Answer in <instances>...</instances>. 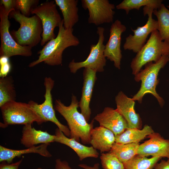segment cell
Wrapping results in <instances>:
<instances>
[{
	"mask_svg": "<svg viewBox=\"0 0 169 169\" xmlns=\"http://www.w3.org/2000/svg\"><path fill=\"white\" fill-rule=\"evenodd\" d=\"M73 28L65 29L62 19L59 26L57 36L49 41L38 52V58L30 63L28 67H33L42 62L52 66L61 64L64 50L68 47L76 46L80 44L79 39L73 34Z\"/></svg>",
	"mask_w": 169,
	"mask_h": 169,
	"instance_id": "cell-1",
	"label": "cell"
},
{
	"mask_svg": "<svg viewBox=\"0 0 169 169\" xmlns=\"http://www.w3.org/2000/svg\"><path fill=\"white\" fill-rule=\"evenodd\" d=\"M54 109L59 113L66 121L70 133V138L84 144H90L91 132L93 129L94 120L90 123L84 115L78 110L79 102L77 97L73 95L71 102L68 106L65 105L59 99L55 101Z\"/></svg>",
	"mask_w": 169,
	"mask_h": 169,
	"instance_id": "cell-2",
	"label": "cell"
},
{
	"mask_svg": "<svg viewBox=\"0 0 169 169\" xmlns=\"http://www.w3.org/2000/svg\"><path fill=\"white\" fill-rule=\"evenodd\" d=\"M9 17L20 24V27L17 30H13L10 32L18 44L32 48L41 42L43 26L41 19L37 15L27 17L15 9L10 13Z\"/></svg>",
	"mask_w": 169,
	"mask_h": 169,
	"instance_id": "cell-3",
	"label": "cell"
},
{
	"mask_svg": "<svg viewBox=\"0 0 169 169\" xmlns=\"http://www.w3.org/2000/svg\"><path fill=\"white\" fill-rule=\"evenodd\" d=\"M169 61V56L163 55L157 62L146 64L144 69L135 75V80L138 82L141 81V84L139 90L132 98L133 100L141 103L144 96L150 93L156 98L161 107L163 106L164 101L157 93L156 87L159 82L158 79L159 72Z\"/></svg>",
	"mask_w": 169,
	"mask_h": 169,
	"instance_id": "cell-4",
	"label": "cell"
},
{
	"mask_svg": "<svg viewBox=\"0 0 169 169\" xmlns=\"http://www.w3.org/2000/svg\"><path fill=\"white\" fill-rule=\"evenodd\" d=\"M164 55L169 56V41L162 40L158 31L154 30L132 59L130 66L132 74L135 75L144 65L150 62H157Z\"/></svg>",
	"mask_w": 169,
	"mask_h": 169,
	"instance_id": "cell-5",
	"label": "cell"
},
{
	"mask_svg": "<svg viewBox=\"0 0 169 169\" xmlns=\"http://www.w3.org/2000/svg\"><path fill=\"white\" fill-rule=\"evenodd\" d=\"M0 107L3 127L9 125H24L34 122L40 125L45 122L28 103L15 101L7 103Z\"/></svg>",
	"mask_w": 169,
	"mask_h": 169,
	"instance_id": "cell-6",
	"label": "cell"
},
{
	"mask_svg": "<svg viewBox=\"0 0 169 169\" xmlns=\"http://www.w3.org/2000/svg\"><path fill=\"white\" fill-rule=\"evenodd\" d=\"M10 12L5 10L3 5L0 6V55L8 58L16 55L30 57L32 54V48L22 46L18 44L9 31L10 23L8 20Z\"/></svg>",
	"mask_w": 169,
	"mask_h": 169,
	"instance_id": "cell-7",
	"label": "cell"
},
{
	"mask_svg": "<svg viewBox=\"0 0 169 169\" xmlns=\"http://www.w3.org/2000/svg\"><path fill=\"white\" fill-rule=\"evenodd\" d=\"M41 19L43 26L41 45L43 46L56 37L54 30L59 26L62 19L57 8L54 1H47L37 6L31 11Z\"/></svg>",
	"mask_w": 169,
	"mask_h": 169,
	"instance_id": "cell-8",
	"label": "cell"
},
{
	"mask_svg": "<svg viewBox=\"0 0 169 169\" xmlns=\"http://www.w3.org/2000/svg\"><path fill=\"white\" fill-rule=\"evenodd\" d=\"M105 29L102 27L97 28V33L99 38L97 43L92 44L90 47V53L87 59L84 61L75 62L73 59L69 64L68 67L71 73L74 74L81 68H89L97 72H103L106 65V59L104 54L105 45Z\"/></svg>",
	"mask_w": 169,
	"mask_h": 169,
	"instance_id": "cell-9",
	"label": "cell"
},
{
	"mask_svg": "<svg viewBox=\"0 0 169 169\" xmlns=\"http://www.w3.org/2000/svg\"><path fill=\"white\" fill-rule=\"evenodd\" d=\"M54 84V81L51 78L46 77L44 82L45 90L44 102L38 104L34 101L30 100L28 103L45 122L48 121L53 122L66 136L70 137V131L68 127L61 124L55 116L51 94Z\"/></svg>",
	"mask_w": 169,
	"mask_h": 169,
	"instance_id": "cell-10",
	"label": "cell"
},
{
	"mask_svg": "<svg viewBox=\"0 0 169 169\" xmlns=\"http://www.w3.org/2000/svg\"><path fill=\"white\" fill-rule=\"evenodd\" d=\"M154 10L148 7H144V15L148 16L147 22L143 26H138L135 29H131L134 34L133 35L129 34L125 38V42L123 45L125 50H132L134 52L137 53L145 44L148 35L154 30H157V21L152 17Z\"/></svg>",
	"mask_w": 169,
	"mask_h": 169,
	"instance_id": "cell-11",
	"label": "cell"
},
{
	"mask_svg": "<svg viewBox=\"0 0 169 169\" xmlns=\"http://www.w3.org/2000/svg\"><path fill=\"white\" fill-rule=\"evenodd\" d=\"M82 6L89 12L88 22L98 26L112 22L115 5L108 0H82Z\"/></svg>",
	"mask_w": 169,
	"mask_h": 169,
	"instance_id": "cell-12",
	"label": "cell"
},
{
	"mask_svg": "<svg viewBox=\"0 0 169 169\" xmlns=\"http://www.w3.org/2000/svg\"><path fill=\"white\" fill-rule=\"evenodd\" d=\"M126 30L125 26L119 20L113 23L110 30V37L105 45L104 54L106 58L114 62L115 67L120 69L122 58L120 46L121 35Z\"/></svg>",
	"mask_w": 169,
	"mask_h": 169,
	"instance_id": "cell-13",
	"label": "cell"
},
{
	"mask_svg": "<svg viewBox=\"0 0 169 169\" xmlns=\"http://www.w3.org/2000/svg\"><path fill=\"white\" fill-rule=\"evenodd\" d=\"M149 139L139 145L137 154L142 156L166 157L169 159V140L164 139L159 133L154 132Z\"/></svg>",
	"mask_w": 169,
	"mask_h": 169,
	"instance_id": "cell-14",
	"label": "cell"
},
{
	"mask_svg": "<svg viewBox=\"0 0 169 169\" xmlns=\"http://www.w3.org/2000/svg\"><path fill=\"white\" fill-rule=\"evenodd\" d=\"M94 119L98 122L100 126L110 130L115 136L129 128L123 116L116 109L110 107H105L102 112L97 114Z\"/></svg>",
	"mask_w": 169,
	"mask_h": 169,
	"instance_id": "cell-15",
	"label": "cell"
},
{
	"mask_svg": "<svg viewBox=\"0 0 169 169\" xmlns=\"http://www.w3.org/2000/svg\"><path fill=\"white\" fill-rule=\"evenodd\" d=\"M115 100L116 110L124 118L129 128L140 129L142 122L140 115L135 110V101L128 97L122 91L118 92Z\"/></svg>",
	"mask_w": 169,
	"mask_h": 169,
	"instance_id": "cell-16",
	"label": "cell"
},
{
	"mask_svg": "<svg viewBox=\"0 0 169 169\" xmlns=\"http://www.w3.org/2000/svg\"><path fill=\"white\" fill-rule=\"evenodd\" d=\"M96 73L95 71L89 68H84L83 70V86L79 106L80 108L81 113L84 115L88 122L90 119L91 114L90 102L97 79Z\"/></svg>",
	"mask_w": 169,
	"mask_h": 169,
	"instance_id": "cell-17",
	"label": "cell"
},
{
	"mask_svg": "<svg viewBox=\"0 0 169 169\" xmlns=\"http://www.w3.org/2000/svg\"><path fill=\"white\" fill-rule=\"evenodd\" d=\"M32 124L24 125L22 131L20 142L27 148H29L39 144H49L55 142V135H52L47 131L37 130Z\"/></svg>",
	"mask_w": 169,
	"mask_h": 169,
	"instance_id": "cell-18",
	"label": "cell"
},
{
	"mask_svg": "<svg viewBox=\"0 0 169 169\" xmlns=\"http://www.w3.org/2000/svg\"><path fill=\"white\" fill-rule=\"evenodd\" d=\"M55 142L64 144L71 148L76 152L80 161L88 157H98L99 153L93 147L86 146L74 138H69L58 128L55 130Z\"/></svg>",
	"mask_w": 169,
	"mask_h": 169,
	"instance_id": "cell-19",
	"label": "cell"
},
{
	"mask_svg": "<svg viewBox=\"0 0 169 169\" xmlns=\"http://www.w3.org/2000/svg\"><path fill=\"white\" fill-rule=\"evenodd\" d=\"M115 143V136L110 130L100 126L92 130L90 144L101 153L110 151Z\"/></svg>",
	"mask_w": 169,
	"mask_h": 169,
	"instance_id": "cell-20",
	"label": "cell"
},
{
	"mask_svg": "<svg viewBox=\"0 0 169 169\" xmlns=\"http://www.w3.org/2000/svg\"><path fill=\"white\" fill-rule=\"evenodd\" d=\"M49 144H43L23 150H14L0 146V161L11 163L16 157L28 153H34L46 157H50L52 155L48 150Z\"/></svg>",
	"mask_w": 169,
	"mask_h": 169,
	"instance_id": "cell-21",
	"label": "cell"
},
{
	"mask_svg": "<svg viewBox=\"0 0 169 169\" xmlns=\"http://www.w3.org/2000/svg\"><path fill=\"white\" fill-rule=\"evenodd\" d=\"M62 13L65 29L72 28L79 20L78 0H55Z\"/></svg>",
	"mask_w": 169,
	"mask_h": 169,
	"instance_id": "cell-22",
	"label": "cell"
},
{
	"mask_svg": "<svg viewBox=\"0 0 169 169\" xmlns=\"http://www.w3.org/2000/svg\"><path fill=\"white\" fill-rule=\"evenodd\" d=\"M154 132L151 127L147 125L141 130L128 128L121 134L115 136V142L121 144L139 143Z\"/></svg>",
	"mask_w": 169,
	"mask_h": 169,
	"instance_id": "cell-23",
	"label": "cell"
},
{
	"mask_svg": "<svg viewBox=\"0 0 169 169\" xmlns=\"http://www.w3.org/2000/svg\"><path fill=\"white\" fill-rule=\"evenodd\" d=\"M139 145V143L121 144L115 142L110 151L124 164L137 154Z\"/></svg>",
	"mask_w": 169,
	"mask_h": 169,
	"instance_id": "cell-24",
	"label": "cell"
},
{
	"mask_svg": "<svg viewBox=\"0 0 169 169\" xmlns=\"http://www.w3.org/2000/svg\"><path fill=\"white\" fill-rule=\"evenodd\" d=\"M16 94L11 76L0 78V107L7 103L15 101Z\"/></svg>",
	"mask_w": 169,
	"mask_h": 169,
	"instance_id": "cell-25",
	"label": "cell"
},
{
	"mask_svg": "<svg viewBox=\"0 0 169 169\" xmlns=\"http://www.w3.org/2000/svg\"><path fill=\"white\" fill-rule=\"evenodd\" d=\"M157 18V30L163 41H169V10L162 3L153 13Z\"/></svg>",
	"mask_w": 169,
	"mask_h": 169,
	"instance_id": "cell-26",
	"label": "cell"
},
{
	"mask_svg": "<svg viewBox=\"0 0 169 169\" xmlns=\"http://www.w3.org/2000/svg\"><path fill=\"white\" fill-rule=\"evenodd\" d=\"M162 0H124L116 6L117 9H123L127 14L132 9L139 10L142 6L148 7L154 10L158 9L162 4Z\"/></svg>",
	"mask_w": 169,
	"mask_h": 169,
	"instance_id": "cell-27",
	"label": "cell"
},
{
	"mask_svg": "<svg viewBox=\"0 0 169 169\" xmlns=\"http://www.w3.org/2000/svg\"><path fill=\"white\" fill-rule=\"evenodd\" d=\"M161 158L160 157L147 158L137 154L124 164L125 169H153Z\"/></svg>",
	"mask_w": 169,
	"mask_h": 169,
	"instance_id": "cell-28",
	"label": "cell"
},
{
	"mask_svg": "<svg viewBox=\"0 0 169 169\" xmlns=\"http://www.w3.org/2000/svg\"><path fill=\"white\" fill-rule=\"evenodd\" d=\"M103 169H125L124 164L113 153H102L100 156Z\"/></svg>",
	"mask_w": 169,
	"mask_h": 169,
	"instance_id": "cell-29",
	"label": "cell"
},
{
	"mask_svg": "<svg viewBox=\"0 0 169 169\" xmlns=\"http://www.w3.org/2000/svg\"><path fill=\"white\" fill-rule=\"evenodd\" d=\"M38 0H16L15 9L23 15L27 17L31 14L32 10L37 6Z\"/></svg>",
	"mask_w": 169,
	"mask_h": 169,
	"instance_id": "cell-30",
	"label": "cell"
},
{
	"mask_svg": "<svg viewBox=\"0 0 169 169\" xmlns=\"http://www.w3.org/2000/svg\"><path fill=\"white\" fill-rule=\"evenodd\" d=\"M16 0H1L0 5H3L6 11L11 12L15 9Z\"/></svg>",
	"mask_w": 169,
	"mask_h": 169,
	"instance_id": "cell-31",
	"label": "cell"
},
{
	"mask_svg": "<svg viewBox=\"0 0 169 169\" xmlns=\"http://www.w3.org/2000/svg\"><path fill=\"white\" fill-rule=\"evenodd\" d=\"M23 159L14 163H9L5 161L1 162L0 164V169H18L22 163Z\"/></svg>",
	"mask_w": 169,
	"mask_h": 169,
	"instance_id": "cell-32",
	"label": "cell"
},
{
	"mask_svg": "<svg viewBox=\"0 0 169 169\" xmlns=\"http://www.w3.org/2000/svg\"><path fill=\"white\" fill-rule=\"evenodd\" d=\"M0 78L7 76L11 70V66L10 62L0 64Z\"/></svg>",
	"mask_w": 169,
	"mask_h": 169,
	"instance_id": "cell-33",
	"label": "cell"
},
{
	"mask_svg": "<svg viewBox=\"0 0 169 169\" xmlns=\"http://www.w3.org/2000/svg\"><path fill=\"white\" fill-rule=\"evenodd\" d=\"M55 169H73L65 161L58 159L55 160Z\"/></svg>",
	"mask_w": 169,
	"mask_h": 169,
	"instance_id": "cell-34",
	"label": "cell"
},
{
	"mask_svg": "<svg viewBox=\"0 0 169 169\" xmlns=\"http://www.w3.org/2000/svg\"><path fill=\"white\" fill-rule=\"evenodd\" d=\"M154 169H169V159L167 161L161 160L160 163H157Z\"/></svg>",
	"mask_w": 169,
	"mask_h": 169,
	"instance_id": "cell-35",
	"label": "cell"
},
{
	"mask_svg": "<svg viewBox=\"0 0 169 169\" xmlns=\"http://www.w3.org/2000/svg\"><path fill=\"white\" fill-rule=\"evenodd\" d=\"M78 166L79 167L84 169H100L99 164L98 163H95L92 166H89L84 164H79Z\"/></svg>",
	"mask_w": 169,
	"mask_h": 169,
	"instance_id": "cell-36",
	"label": "cell"
},
{
	"mask_svg": "<svg viewBox=\"0 0 169 169\" xmlns=\"http://www.w3.org/2000/svg\"><path fill=\"white\" fill-rule=\"evenodd\" d=\"M9 58L5 56H1L0 57V64L9 62Z\"/></svg>",
	"mask_w": 169,
	"mask_h": 169,
	"instance_id": "cell-37",
	"label": "cell"
},
{
	"mask_svg": "<svg viewBox=\"0 0 169 169\" xmlns=\"http://www.w3.org/2000/svg\"><path fill=\"white\" fill-rule=\"evenodd\" d=\"M37 169H42V168H40V167H38V168H37Z\"/></svg>",
	"mask_w": 169,
	"mask_h": 169,
	"instance_id": "cell-38",
	"label": "cell"
},
{
	"mask_svg": "<svg viewBox=\"0 0 169 169\" xmlns=\"http://www.w3.org/2000/svg\"><path fill=\"white\" fill-rule=\"evenodd\" d=\"M167 7H168V8H169V6H167Z\"/></svg>",
	"mask_w": 169,
	"mask_h": 169,
	"instance_id": "cell-39",
	"label": "cell"
}]
</instances>
